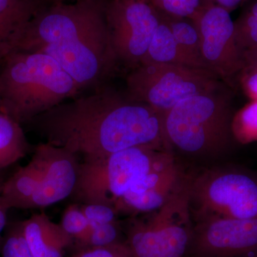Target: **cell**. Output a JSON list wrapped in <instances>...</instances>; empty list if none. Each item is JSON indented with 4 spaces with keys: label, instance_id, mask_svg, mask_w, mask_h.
I'll return each instance as SVG.
<instances>
[{
    "label": "cell",
    "instance_id": "1",
    "mask_svg": "<svg viewBox=\"0 0 257 257\" xmlns=\"http://www.w3.org/2000/svg\"><path fill=\"white\" fill-rule=\"evenodd\" d=\"M46 143L83 160L136 147L166 148L163 114L104 85L61 103L29 121Z\"/></svg>",
    "mask_w": 257,
    "mask_h": 257
},
{
    "label": "cell",
    "instance_id": "2",
    "mask_svg": "<svg viewBox=\"0 0 257 257\" xmlns=\"http://www.w3.org/2000/svg\"><path fill=\"white\" fill-rule=\"evenodd\" d=\"M18 50L55 59L81 93L105 85L117 67L105 18V0L52 2L29 24Z\"/></svg>",
    "mask_w": 257,
    "mask_h": 257
},
{
    "label": "cell",
    "instance_id": "3",
    "mask_svg": "<svg viewBox=\"0 0 257 257\" xmlns=\"http://www.w3.org/2000/svg\"><path fill=\"white\" fill-rule=\"evenodd\" d=\"M81 94L50 56L18 50L0 61L1 111L22 125Z\"/></svg>",
    "mask_w": 257,
    "mask_h": 257
},
{
    "label": "cell",
    "instance_id": "4",
    "mask_svg": "<svg viewBox=\"0 0 257 257\" xmlns=\"http://www.w3.org/2000/svg\"><path fill=\"white\" fill-rule=\"evenodd\" d=\"M231 102L220 89L187 98L163 114L170 148L188 156L216 158L231 147Z\"/></svg>",
    "mask_w": 257,
    "mask_h": 257
},
{
    "label": "cell",
    "instance_id": "5",
    "mask_svg": "<svg viewBox=\"0 0 257 257\" xmlns=\"http://www.w3.org/2000/svg\"><path fill=\"white\" fill-rule=\"evenodd\" d=\"M169 149L136 147L79 162L71 197L82 204L112 206L148 173ZM115 208V207H114Z\"/></svg>",
    "mask_w": 257,
    "mask_h": 257
},
{
    "label": "cell",
    "instance_id": "6",
    "mask_svg": "<svg viewBox=\"0 0 257 257\" xmlns=\"http://www.w3.org/2000/svg\"><path fill=\"white\" fill-rule=\"evenodd\" d=\"M133 217L126 227L125 242L133 257H187L194 226L187 175L162 207Z\"/></svg>",
    "mask_w": 257,
    "mask_h": 257
},
{
    "label": "cell",
    "instance_id": "7",
    "mask_svg": "<svg viewBox=\"0 0 257 257\" xmlns=\"http://www.w3.org/2000/svg\"><path fill=\"white\" fill-rule=\"evenodd\" d=\"M193 224L209 219L257 218V177L236 169L187 175Z\"/></svg>",
    "mask_w": 257,
    "mask_h": 257
},
{
    "label": "cell",
    "instance_id": "8",
    "mask_svg": "<svg viewBox=\"0 0 257 257\" xmlns=\"http://www.w3.org/2000/svg\"><path fill=\"white\" fill-rule=\"evenodd\" d=\"M220 77L209 69L168 64H141L126 79V95L164 114L181 101L221 88Z\"/></svg>",
    "mask_w": 257,
    "mask_h": 257
},
{
    "label": "cell",
    "instance_id": "9",
    "mask_svg": "<svg viewBox=\"0 0 257 257\" xmlns=\"http://www.w3.org/2000/svg\"><path fill=\"white\" fill-rule=\"evenodd\" d=\"M109 43L116 63L135 69L143 62L160 23V15L148 2L105 0Z\"/></svg>",
    "mask_w": 257,
    "mask_h": 257
},
{
    "label": "cell",
    "instance_id": "10",
    "mask_svg": "<svg viewBox=\"0 0 257 257\" xmlns=\"http://www.w3.org/2000/svg\"><path fill=\"white\" fill-rule=\"evenodd\" d=\"M191 20L199 32L201 54L208 68L220 79L231 82L241 73L244 64L230 13L214 4L202 7Z\"/></svg>",
    "mask_w": 257,
    "mask_h": 257
},
{
    "label": "cell",
    "instance_id": "11",
    "mask_svg": "<svg viewBox=\"0 0 257 257\" xmlns=\"http://www.w3.org/2000/svg\"><path fill=\"white\" fill-rule=\"evenodd\" d=\"M257 251V218L194 223L187 257H246Z\"/></svg>",
    "mask_w": 257,
    "mask_h": 257
},
{
    "label": "cell",
    "instance_id": "12",
    "mask_svg": "<svg viewBox=\"0 0 257 257\" xmlns=\"http://www.w3.org/2000/svg\"><path fill=\"white\" fill-rule=\"evenodd\" d=\"M186 175L167 151L148 173L139 179L115 204L118 214H148L165 204L183 182Z\"/></svg>",
    "mask_w": 257,
    "mask_h": 257
},
{
    "label": "cell",
    "instance_id": "13",
    "mask_svg": "<svg viewBox=\"0 0 257 257\" xmlns=\"http://www.w3.org/2000/svg\"><path fill=\"white\" fill-rule=\"evenodd\" d=\"M79 165L77 155L52 145L48 167L27 209L50 207L72 195Z\"/></svg>",
    "mask_w": 257,
    "mask_h": 257
},
{
    "label": "cell",
    "instance_id": "14",
    "mask_svg": "<svg viewBox=\"0 0 257 257\" xmlns=\"http://www.w3.org/2000/svg\"><path fill=\"white\" fill-rule=\"evenodd\" d=\"M51 147L48 143L37 145L28 165L20 167L6 179L2 198L8 209H27L48 167Z\"/></svg>",
    "mask_w": 257,
    "mask_h": 257
},
{
    "label": "cell",
    "instance_id": "15",
    "mask_svg": "<svg viewBox=\"0 0 257 257\" xmlns=\"http://www.w3.org/2000/svg\"><path fill=\"white\" fill-rule=\"evenodd\" d=\"M50 0H0V61L18 50L29 24Z\"/></svg>",
    "mask_w": 257,
    "mask_h": 257
},
{
    "label": "cell",
    "instance_id": "16",
    "mask_svg": "<svg viewBox=\"0 0 257 257\" xmlns=\"http://www.w3.org/2000/svg\"><path fill=\"white\" fill-rule=\"evenodd\" d=\"M21 224L24 237L34 257H64L66 248L73 243V238L45 213L32 214Z\"/></svg>",
    "mask_w": 257,
    "mask_h": 257
},
{
    "label": "cell",
    "instance_id": "17",
    "mask_svg": "<svg viewBox=\"0 0 257 257\" xmlns=\"http://www.w3.org/2000/svg\"><path fill=\"white\" fill-rule=\"evenodd\" d=\"M160 19V25L141 64H168L209 69L204 62L189 55L179 46L168 24L161 16Z\"/></svg>",
    "mask_w": 257,
    "mask_h": 257
},
{
    "label": "cell",
    "instance_id": "18",
    "mask_svg": "<svg viewBox=\"0 0 257 257\" xmlns=\"http://www.w3.org/2000/svg\"><path fill=\"white\" fill-rule=\"evenodd\" d=\"M30 150L22 124L0 111V172L24 158Z\"/></svg>",
    "mask_w": 257,
    "mask_h": 257
},
{
    "label": "cell",
    "instance_id": "19",
    "mask_svg": "<svg viewBox=\"0 0 257 257\" xmlns=\"http://www.w3.org/2000/svg\"><path fill=\"white\" fill-rule=\"evenodd\" d=\"M160 16L165 19L168 24L179 46L189 55L205 64L201 54L200 36L197 27L192 20L185 18H168L161 15Z\"/></svg>",
    "mask_w": 257,
    "mask_h": 257
},
{
    "label": "cell",
    "instance_id": "20",
    "mask_svg": "<svg viewBox=\"0 0 257 257\" xmlns=\"http://www.w3.org/2000/svg\"><path fill=\"white\" fill-rule=\"evenodd\" d=\"M231 131L239 143L257 142V101H251L233 116Z\"/></svg>",
    "mask_w": 257,
    "mask_h": 257
},
{
    "label": "cell",
    "instance_id": "21",
    "mask_svg": "<svg viewBox=\"0 0 257 257\" xmlns=\"http://www.w3.org/2000/svg\"><path fill=\"white\" fill-rule=\"evenodd\" d=\"M122 231L118 221L92 226L81 239L77 240L80 249L87 248L101 247L120 242L122 239ZM79 249V250H80Z\"/></svg>",
    "mask_w": 257,
    "mask_h": 257
},
{
    "label": "cell",
    "instance_id": "22",
    "mask_svg": "<svg viewBox=\"0 0 257 257\" xmlns=\"http://www.w3.org/2000/svg\"><path fill=\"white\" fill-rule=\"evenodd\" d=\"M162 16L192 19L202 8L201 0H149Z\"/></svg>",
    "mask_w": 257,
    "mask_h": 257
},
{
    "label": "cell",
    "instance_id": "23",
    "mask_svg": "<svg viewBox=\"0 0 257 257\" xmlns=\"http://www.w3.org/2000/svg\"><path fill=\"white\" fill-rule=\"evenodd\" d=\"M0 253L2 257H34L24 237L21 221L7 227Z\"/></svg>",
    "mask_w": 257,
    "mask_h": 257
},
{
    "label": "cell",
    "instance_id": "24",
    "mask_svg": "<svg viewBox=\"0 0 257 257\" xmlns=\"http://www.w3.org/2000/svg\"><path fill=\"white\" fill-rule=\"evenodd\" d=\"M60 226L64 231L77 241L87 232L89 229V223L77 204H69L62 214Z\"/></svg>",
    "mask_w": 257,
    "mask_h": 257
},
{
    "label": "cell",
    "instance_id": "25",
    "mask_svg": "<svg viewBox=\"0 0 257 257\" xmlns=\"http://www.w3.org/2000/svg\"><path fill=\"white\" fill-rule=\"evenodd\" d=\"M234 26L236 44L242 53L257 48V21L240 16Z\"/></svg>",
    "mask_w": 257,
    "mask_h": 257
},
{
    "label": "cell",
    "instance_id": "26",
    "mask_svg": "<svg viewBox=\"0 0 257 257\" xmlns=\"http://www.w3.org/2000/svg\"><path fill=\"white\" fill-rule=\"evenodd\" d=\"M82 212L89 223V226H98L117 221V211L112 206L100 204H82Z\"/></svg>",
    "mask_w": 257,
    "mask_h": 257
},
{
    "label": "cell",
    "instance_id": "27",
    "mask_svg": "<svg viewBox=\"0 0 257 257\" xmlns=\"http://www.w3.org/2000/svg\"><path fill=\"white\" fill-rule=\"evenodd\" d=\"M72 257H133L126 242L80 249Z\"/></svg>",
    "mask_w": 257,
    "mask_h": 257
},
{
    "label": "cell",
    "instance_id": "28",
    "mask_svg": "<svg viewBox=\"0 0 257 257\" xmlns=\"http://www.w3.org/2000/svg\"><path fill=\"white\" fill-rule=\"evenodd\" d=\"M241 84L252 101H257V70L244 69L241 71Z\"/></svg>",
    "mask_w": 257,
    "mask_h": 257
},
{
    "label": "cell",
    "instance_id": "29",
    "mask_svg": "<svg viewBox=\"0 0 257 257\" xmlns=\"http://www.w3.org/2000/svg\"><path fill=\"white\" fill-rule=\"evenodd\" d=\"M6 177L3 173V171L0 172V251H1L2 245L3 242V231L7 227V224H8V212L10 210L8 207L5 206L4 202L2 198V192H3V185Z\"/></svg>",
    "mask_w": 257,
    "mask_h": 257
},
{
    "label": "cell",
    "instance_id": "30",
    "mask_svg": "<svg viewBox=\"0 0 257 257\" xmlns=\"http://www.w3.org/2000/svg\"><path fill=\"white\" fill-rule=\"evenodd\" d=\"M244 69L257 70V48L245 51L242 53Z\"/></svg>",
    "mask_w": 257,
    "mask_h": 257
},
{
    "label": "cell",
    "instance_id": "31",
    "mask_svg": "<svg viewBox=\"0 0 257 257\" xmlns=\"http://www.w3.org/2000/svg\"><path fill=\"white\" fill-rule=\"evenodd\" d=\"M246 1V0H215V5L221 7L229 13H231L239 8Z\"/></svg>",
    "mask_w": 257,
    "mask_h": 257
},
{
    "label": "cell",
    "instance_id": "32",
    "mask_svg": "<svg viewBox=\"0 0 257 257\" xmlns=\"http://www.w3.org/2000/svg\"><path fill=\"white\" fill-rule=\"evenodd\" d=\"M241 16L249 19V20L257 21V1L253 3L252 5H250L248 9Z\"/></svg>",
    "mask_w": 257,
    "mask_h": 257
},
{
    "label": "cell",
    "instance_id": "33",
    "mask_svg": "<svg viewBox=\"0 0 257 257\" xmlns=\"http://www.w3.org/2000/svg\"><path fill=\"white\" fill-rule=\"evenodd\" d=\"M202 7L209 6L215 4V0H201Z\"/></svg>",
    "mask_w": 257,
    "mask_h": 257
},
{
    "label": "cell",
    "instance_id": "34",
    "mask_svg": "<svg viewBox=\"0 0 257 257\" xmlns=\"http://www.w3.org/2000/svg\"><path fill=\"white\" fill-rule=\"evenodd\" d=\"M246 257H257V251H256V252L251 253V254L248 255V256Z\"/></svg>",
    "mask_w": 257,
    "mask_h": 257
},
{
    "label": "cell",
    "instance_id": "35",
    "mask_svg": "<svg viewBox=\"0 0 257 257\" xmlns=\"http://www.w3.org/2000/svg\"><path fill=\"white\" fill-rule=\"evenodd\" d=\"M64 0H55V2H63ZM75 1H81V0H75Z\"/></svg>",
    "mask_w": 257,
    "mask_h": 257
},
{
    "label": "cell",
    "instance_id": "36",
    "mask_svg": "<svg viewBox=\"0 0 257 257\" xmlns=\"http://www.w3.org/2000/svg\"><path fill=\"white\" fill-rule=\"evenodd\" d=\"M142 1L148 2L149 3V0H142Z\"/></svg>",
    "mask_w": 257,
    "mask_h": 257
},
{
    "label": "cell",
    "instance_id": "37",
    "mask_svg": "<svg viewBox=\"0 0 257 257\" xmlns=\"http://www.w3.org/2000/svg\"><path fill=\"white\" fill-rule=\"evenodd\" d=\"M0 111H1V104H0ZM2 112V111H1Z\"/></svg>",
    "mask_w": 257,
    "mask_h": 257
},
{
    "label": "cell",
    "instance_id": "38",
    "mask_svg": "<svg viewBox=\"0 0 257 257\" xmlns=\"http://www.w3.org/2000/svg\"><path fill=\"white\" fill-rule=\"evenodd\" d=\"M50 1L55 2V0H50Z\"/></svg>",
    "mask_w": 257,
    "mask_h": 257
}]
</instances>
